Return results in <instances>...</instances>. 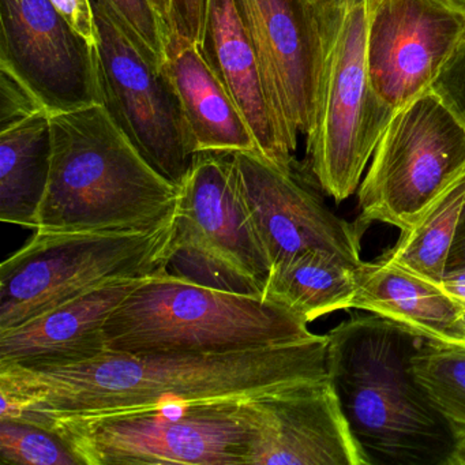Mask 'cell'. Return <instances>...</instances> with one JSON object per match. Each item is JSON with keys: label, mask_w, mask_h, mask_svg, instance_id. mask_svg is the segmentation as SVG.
I'll return each mask as SVG.
<instances>
[{"label": "cell", "mask_w": 465, "mask_h": 465, "mask_svg": "<svg viewBox=\"0 0 465 465\" xmlns=\"http://www.w3.org/2000/svg\"><path fill=\"white\" fill-rule=\"evenodd\" d=\"M269 88L299 134L314 126L325 54L323 0H236Z\"/></svg>", "instance_id": "obj_14"}, {"label": "cell", "mask_w": 465, "mask_h": 465, "mask_svg": "<svg viewBox=\"0 0 465 465\" xmlns=\"http://www.w3.org/2000/svg\"><path fill=\"white\" fill-rule=\"evenodd\" d=\"M20 420L58 434L83 465H247L252 437L249 400Z\"/></svg>", "instance_id": "obj_5"}, {"label": "cell", "mask_w": 465, "mask_h": 465, "mask_svg": "<svg viewBox=\"0 0 465 465\" xmlns=\"http://www.w3.org/2000/svg\"><path fill=\"white\" fill-rule=\"evenodd\" d=\"M151 2L153 9L156 10L157 15H159L160 20L164 23V25L167 26L168 32L171 35V5L170 0H149ZM170 42V40H168Z\"/></svg>", "instance_id": "obj_33"}, {"label": "cell", "mask_w": 465, "mask_h": 465, "mask_svg": "<svg viewBox=\"0 0 465 465\" xmlns=\"http://www.w3.org/2000/svg\"><path fill=\"white\" fill-rule=\"evenodd\" d=\"M416 381L460 440H465V345L427 341L412 358Z\"/></svg>", "instance_id": "obj_23"}, {"label": "cell", "mask_w": 465, "mask_h": 465, "mask_svg": "<svg viewBox=\"0 0 465 465\" xmlns=\"http://www.w3.org/2000/svg\"><path fill=\"white\" fill-rule=\"evenodd\" d=\"M451 465H465V440H462Z\"/></svg>", "instance_id": "obj_34"}, {"label": "cell", "mask_w": 465, "mask_h": 465, "mask_svg": "<svg viewBox=\"0 0 465 465\" xmlns=\"http://www.w3.org/2000/svg\"><path fill=\"white\" fill-rule=\"evenodd\" d=\"M168 273L195 284L227 292L263 295V285L193 236L178 230L167 265Z\"/></svg>", "instance_id": "obj_24"}, {"label": "cell", "mask_w": 465, "mask_h": 465, "mask_svg": "<svg viewBox=\"0 0 465 465\" xmlns=\"http://www.w3.org/2000/svg\"><path fill=\"white\" fill-rule=\"evenodd\" d=\"M326 371L366 465H451L461 440L416 381L423 337L358 315L328 334Z\"/></svg>", "instance_id": "obj_2"}, {"label": "cell", "mask_w": 465, "mask_h": 465, "mask_svg": "<svg viewBox=\"0 0 465 465\" xmlns=\"http://www.w3.org/2000/svg\"><path fill=\"white\" fill-rule=\"evenodd\" d=\"M75 32L96 47V21L92 0H51Z\"/></svg>", "instance_id": "obj_30"}, {"label": "cell", "mask_w": 465, "mask_h": 465, "mask_svg": "<svg viewBox=\"0 0 465 465\" xmlns=\"http://www.w3.org/2000/svg\"><path fill=\"white\" fill-rule=\"evenodd\" d=\"M328 336L243 352L138 355L104 351L50 366L0 364V419L105 415L238 401L328 377Z\"/></svg>", "instance_id": "obj_1"}, {"label": "cell", "mask_w": 465, "mask_h": 465, "mask_svg": "<svg viewBox=\"0 0 465 465\" xmlns=\"http://www.w3.org/2000/svg\"><path fill=\"white\" fill-rule=\"evenodd\" d=\"M198 47L246 118L260 153L277 167L292 171L299 133L285 118L266 83L254 40L236 0H208Z\"/></svg>", "instance_id": "obj_15"}, {"label": "cell", "mask_w": 465, "mask_h": 465, "mask_svg": "<svg viewBox=\"0 0 465 465\" xmlns=\"http://www.w3.org/2000/svg\"><path fill=\"white\" fill-rule=\"evenodd\" d=\"M247 465H366L328 377L249 400Z\"/></svg>", "instance_id": "obj_13"}, {"label": "cell", "mask_w": 465, "mask_h": 465, "mask_svg": "<svg viewBox=\"0 0 465 465\" xmlns=\"http://www.w3.org/2000/svg\"><path fill=\"white\" fill-rule=\"evenodd\" d=\"M464 329H465V314H464Z\"/></svg>", "instance_id": "obj_36"}, {"label": "cell", "mask_w": 465, "mask_h": 465, "mask_svg": "<svg viewBox=\"0 0 465 465\" xmlns=\"http://www.w3.org/2000/svg\"><path fill=\"white\" fill-rule=\"evenodd\" d=\"M465 171V126L430 89L394 113L359 187V224L412 228Z\"/></svg>", "instance_id": "obj_8"}, {"label": "cell", "mask_w": 465, "mask_h": 465, "mask_svg": "<svg viewBox=\"0 0 465 465\" xmlns=\"http://www.w3.org/2000/svg\"><path fill=\"white\" fill-rule=\"evenodd\" d=\"M465 273V211L446 261L445 276Z\"/></svg>", "instance_id": "obj_31"}, {"label": "cell", "mask_w": 465, "mask_h": 465, "mask_svg": "<svg viewBox=\"0 0 465 465\" xmlns=\"http://www.w3.org/2000/svg\"><path fill=\"white\" fill-rule=\"evenodd\" d=\"M0 461L7 465H83L55 432L12 419H0Z\"/></svg>", "instance_id": "obj_25"}, {"label": "cell", "mask_w": 465, "mask_h": 465, "mask_svg": "<svg viewBox=\"0 0 465 465\" xmlns=\"http://www.w3.org/2000/svg\"><path fill=\"white\" fill-rule=\"evenodd\" d=\"M440 287L451 299L457 302L465 312V273L443 277Z\"/></svg>", "instance_id": "obj_32"}, {"label": "cell", "mask_w": 465, "mask_h": 465, "mask_svg": "<svg viewBox=\"0 0 465 465\" xmlns=\"http://www.w3.org/2000/svg\"><path fill=\"white\" fill-rule=\"evenodd\" d=\"M323 7L325 54L307 152L323 192L342 203L361 186L394 111L370 81L366 0H323Z\"/></svg>", "instance_id": "obj_7"}, {"label": "cell", "mask_w": 465, "mask_h": 465, "mask_svg": "<svg viewBox=\"0 0 465 465\" xmlns=\"http://www.w3.org/2000/svg\"><path fill=\"white\" fill-rule=\"evenodd\" d=\"M116 24L157 69L164 67L170 32L149 0H102Z\"/></svg>", "instance_id": "obj_26"}, {"label": "cell", "mask_w": 465, "mask_h": 465, "mask_svg": "<svg viewBox=\"0 0 465 465\" xmlns=\"http://www.w3.org/2000/svg\"><path fill=\"white\" fill-rule=\"evenodd\" d=\"M232 157L239 192L272 268L314 249L361 262L363 225L334 214L293 171L277 167L260 152H235Z\"/></svg>", "instance_id": "obj_12"}, {"label": "cell", "mask_w": 465, "mask_h": 465, "mask_svg": "<svg viewBox=\"0 0 465 465\" xmlns=\"http://www.w3.org/2000/svg\"><path fill=\"white\" fill-rule=\"evenodd\" d=\"M263 295L227 292L173 276H149L105 323L107 351L211 355L279 347L317 334Z\"/></svg>", "instance_id": "obj_4"}, {"label": "cell", "mask_w": 465, "mask_h": 465, "mask_svg": "<svg viewBox=\"0 0 465 465\" xmlns=\"http://www.w3.org/2000/svg\"><path fill=\"white\" fill-rule=\"evenodd\" d=\"M351 309L380 315L427 341L465 345L464 309L440 285L386 260L359 265Z\"/></svg>", "instance_id": "obj_18"}, {"label": "cell", "mask_w": 465, "mask_h": 465, "mask_svg": "<svg viewBox=\"0 0 465 465\" xmlns=\"http://www.w3.org/2000/svg\"><path fill=\"white\" fill-rule=\"evenodd\" d=\"M449 5L454 7V9L461 12L462 15H465V0H446Z\"/></svg>", "instance_id": "obj_35"}, {"label": "cell", "mask_w": 465, "mask_h": 465, "mask_svg": "<svg viewBox=\"0 0 465 465\" xmlns=\"http://www.w3.org/2000/svg\"><path fill=\"white\" fill-rule=\"evenodd\" d=\"M176 224L265 288L272 262L239 192L232 153H197L181 186Z\"/></svg>", "instance_id": "obj_16"}, {"label": "cell", "mask_w": 465, "mask_h": 465, "mask_svg": "<svg viewBox=\"0 0 465 465\" xmlns=\"http://www.w3.org/2000/svg\"><path fill=\"white\" fill-rule=\"evenodd\" d=\"M146 279L100 285L15 328L0 331V364L50 366L104 352L105 323Z\"/></svg>", "instance_id": "obj_17"}, {"label": "cell", "mask_w": 465, "mask_h": 465, "mask_svg": "<svg viewBox=\"0 0 465 465\" xmlns=\"http://www.w3.org/2000/svg\"><path fill=\"white\" fill-rule=\"evenodd\" d=\"M170 42L200 45L205 26L208 0H170Z\"/></svg>", "instance_id": "obj_29"}, {"label": "cell", "mask_w": 465, "mask_h": 465, "mask_svg": "<svg viewBox=\"0 0 465 465\" xmlns=\"http://www.w3.org/2000/svg\"><path fill=\"white\" fill-rule=\"evenodd\" d=\"M176 217L140 230L35 235L0 265V331L15 328L81 293L167 269Z\"/></svg>", "instance_id": "obj_6"}, {"label": "cell", "mask_w": 465, "mask_h": 465, "mask_svg": "<svg viewBox=\"0 0 465 465\" xmlns=\"http://www.w3.org/2000/svg\"><path fill=\"white\" fill-rule=\"evenodd\" d=\"M42 113H50L42 100L12 70L0 66V132Z\"/></svg>", "instance_id": "obj_27"}, {"label": "cell", "mask_w": 465, "mask_h": 465, "mask_svg": "<svg viewBox=\"0 0 465 465\" xmlns=\"http://www.w3.org/2000/svg\"><path fill=\"white\" fill-rule=\"evenodd\" d=\"M163 69L181 100L197 153L260 152L246 118L198 45L168 43Z\"/></svg>", "instance_id": "obj_19"}, {"label": "cell", "mask_w": 465, "mask_h": 465, "mask_svg": "<svg viewBox=\"0 0 465 465\" xmlns=\"http://www.w3.org/2000/svg\"><path fill=\"white\" fill-rule=\"evenodd\" d=\"M0 66L51 114L100 104L94 47L51 0H0Z\"/></svg>", "instance_id": "obj_11"}, {"label": "cell", "mask_w": 465, "mask_h": 465, "mask_svg": "<svg viewBox=\"0 0 465 465\" xmlns=\"http://www.w3.org/2000/svg\"><path fill=\"white\" fill-rule=\"evenodd\" d=\"M431 91L440 97L465 126V31L435 78Z\"/></svg>", "instance_id": "obj_28"}, {"label": "cell", "mask_w": 465, "mask_h": 465, "mask_svg": "<svg viewBox=\"0 0 465 465\" xmlns=\"http://www.w3.org/2000/svg\"><path fill=\"white\" fill-rule=\"evenodd\" d=\"M465 31L446 0H366V58L378 96L396 113L431 89Z\"/></svg>", "instance_id": "obj_10"}, {"label": "cell", "mask_w": 465, "mask_h": 465, "mask_svg": "<svg viewBox=\"0 0 465 465\" xmlns=\"http://www.w3.org/2000/svg\"><path fill=\"white\" fill-rule=\"evenodd\" d=\"M51 133L50 181L35 231L140 230L178 211L181 186L143 159L104 105L53 114Z\"/></svg>", "instance_id": "obj_3"}, {"label": "cell", "mask_w": 465, "mask_h": 465, "mask_svg": "<svg viewBox=\"0 0 465 465\" xmlns=\"http://www.w3.org/2000/svg\"><path fill=\"white\" fill-rule=\"evenodd\" d=\"M92 6L100 104L143 159L182 186L197 149L170 77L135 47L102 0Z\"/></svg>", "instance_id": "obj_9"}, {"label": "cell", "mask_w": 465, "mask_h": 465, "mask_svg": "<svg viewBox=\"0 0 465 465\" xmlns=\"http://www.w3.org/2000/svg\"><path fill=\"white\" fill-rule=\"evenodd\" d=\"M465 211V171L410 230L401 231L383 260L440 285L446 261Z\"/></svg>", "instance_id": "obj_22"}, {"label": "cell", "mask_w": 465, "mask_h": 465, "mask_svg": "<svg viewBox=\"0 0 465 465\" xmlns=\"http://www.w3.org/2000/svg\"><path fill=\"white\" fill-rule=\"evenodd\" d=\"M361 262L326 250L299 252L273 265L263 296L312 322L322 315L351 309Z\"/></svg>", "instance_id": "obj_21"}, {"label": "cell", "mask_w": 465, "mask_h": 465, "mask_svg": "<svg viewBox=\"0 0 465 465\" xmlns=\"http://www.w3.org/2000/svg\"><path fill=\"white\" fill-rule=\"evenodd\" d=\"M50 113L37 114L0 132V220L36 230L50 181Z\"/></svg>", "instance_id": "obj_20"}]
</instances>
